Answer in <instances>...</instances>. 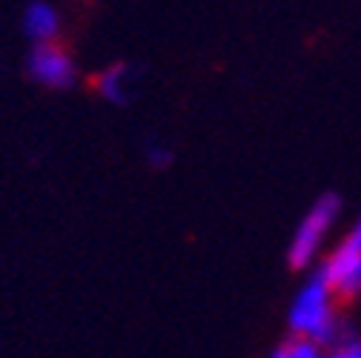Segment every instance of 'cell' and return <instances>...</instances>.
Instances as JSON below:
<instances>
[{
  "mask_svg": "<svg viewBox=\"0 0 361 358\" xmlns=\"http://www.w3.org/2000/svg\"><path fill=\"white\" fill-rule=\"evenodd\" d=\"M290 330L295 338H310L324 350L355 341L350 321L338 316V298L319 273L310 276V281L290 304Z\"/></svg>",
  "mask_w": 361,
  "mask_h": 358,
  "instance_id": "cell-1",
  "label": "cell"
},
{
  "mask_svg": "<svg viewBox=\"0 0 361 358\" xmlns=\"http://www.w3.org/2000/svg\"><path fill=\"white\" fill-rule=\"evenodd\" d=\"M338 209H341L338 195H322L307 209V215L301 218L298 230L290 241V252H287V261L293 270H307V266L315 264V258L322 255V247L338 218Z\"/></svg>",
  "mask_w": 361,
  "mask_h": 358,
  "instance_id": "cell-2",
  "label": "cell"
},
{
  "mask_svg": "<svg viewBox=\"0 0 361 358\" xmlns=\"http://www.w3.org/2000/svg\"><path fill=\"white\" fill-rule=\"evenodd\" d=\"M319 276L327 281L338 301H350L361 292V218L347 233V238L324 258Z\"/></svg>",
  "mask_w": 361,
  "mask_h": 358,
  "instance_id": "cell-3",
  "label": "cell"
},
{
  "mask_svg": "<svg viewBox=\"0 0 361 358\" xmlns=\"http://www.w3.org/2000/svg\"><path fill=\"white\" fill-rule=\"evenodd\" d=\"M26 72L32 75V80H37L40 86H49V89H69V86H75V78H78L75 61L69 58V52L61 43H40V47H32V52L26 58Z\"/></svg>",
  "mask_w": 361,
  "mask_h": 358,
  "instance_id": "cell-4",
  "label": "cell"
},
{
  "mask_svg": "<svg viewBox=\"0 0 361 358\" xmlns=\"http://www.w3.org/2000/svg\"><path fill=\"white\" fill-rule=\"evenodd\" d=\"M23 32L26 37L40 47V43H55V37L61 35V15L52 4H43L35 0L23 9Z\"/></svg>",
  "mask_w": 361,
  "mask_h": 358,
  "instance_id": "cell-5",
  "label": "cell"
},
{
  "mask_svg": "<svg viewBox=\"0 0 361 358\" xmlns=\"http://www.w3.org/2000/svg\"><path fill=\"white\" fill-rule=\"evenodd\" d=\"M132 80H135V69L129 63H112L95 78V89L109 104H126L132 95Z\"/></svg>",
  "mask_w": 361,
  "mask_h": 358,
  "instance_id": "cell-6",
  "label": "cell"
},
{
  "mask_svg": "<svg viewBox=\"0 0 361 358\" xmlns=\"http://www.w3.org/2000/svg\"><path fill=\"white\" fill-rule=\"evenodd\" d=\"M284 350H287V358H324V347L310 341V338H295L293 335L284 344Z\"/></svg>",
  "mask_w": 361,
  "mask_h": 358,
  "instance_id": "cell-7",
  "label": "cell"
},
{
  "mask_svg": "<svg viewBox=\"0 0 361 358\" xmlns=\"http://www.w3.org/2000/svg\"><path fill=\"white\" fill-rule=\"evenodd\" d=\"M324 358H361V338L341 344V347H333V350H324Z\"/></svg>",
  "mask_w": 361,
  "mask_h": 358,
  "instance_id": "cell-8",
  "label": "cell"
},
{
  "mask_svg": "<svg viewBox=\"0 0 361 358\" xmlns=\"http://www.w3.org/2000/svg\"><path fill=\"white\" fill-rule=\"evenodd\" d=\"M147 152H149L152 166H169L172 163V149H166V147H149Z\"/></svg>",
  "mask_w": 361,
  "mask_h": 358,
  "instance_id": "cell-9",
  "label": "cell"
},
{
  "mask_svg": "<svg viewBox=\"0 0 361 358\" xmlns=\"http://www.w3.org/2000/svg\"><path fill=\"white\" fill-rule=\"evenodd\" d=\"M269 358H287V350H284V344H281V347H276L273 352H269Z\"/></svg>",
  "mask_w": 361,
  "mask_h": 358,
  "instance_id": "cell-10",
  "label": "cell"
}]
</instances>
